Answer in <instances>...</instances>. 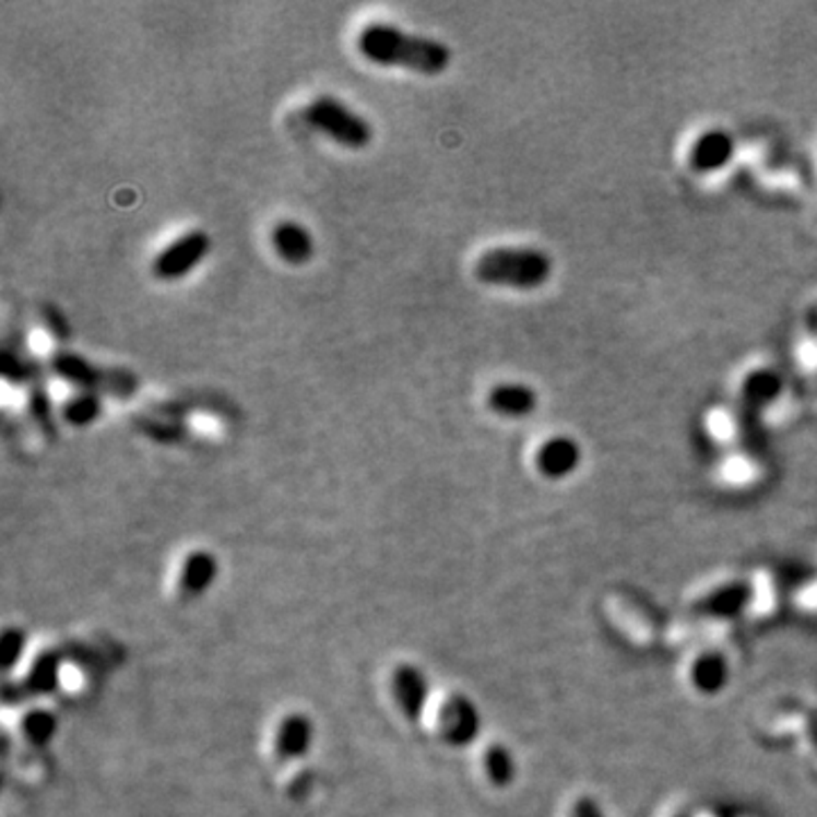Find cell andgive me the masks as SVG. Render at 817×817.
<instances>
[{
	"label": "cell",
	"instance_id": "484cf974",
	"mask_svg": "<svg viewBox=\"0 0 817 817\" xmlns=\"http://www.w3.org/2000/svg\"><path fill=\"white\" fill-rule=\"evenodd\" d=\"M675 817H690V815H686V813H682V815H675Z\"/></svg>",
	"mask_w": 817,
	"mask_h": 817
},
{
	"label": "cell",
	"instance_id": "3957f363",
	"mask_svg": "<svg viewBox=\"0 0 817 817\" xmlns=\"http://www.w3.org/2000/svg\"><path fill=\"white\" fill-rule=\"evenodd\" d=\"M305 121L347 151H364L372 141V126L362 114L334 96H318L305 107Z\"/></svg>",
	"mask_w": 817,
	"mask_h": 817
},
{
	"label": "cell",
	"instance_id": "603a6c76",
	"mask_svg": "<svg viewBox=\"0 0 817 817\" xmlns=\"http://www.w3.org/2000/svg\"><path fill=\"white\" fill-rule=\"evenodd\" d=\"M42 316H44V320H46L48 330H50L57 339H67V336H69V323H67V318H64V313H62L60 309L46 305L44 311H42Z\"/></svg>",
	"mask_w": 817,
	"mask_h": 817
},
{
	"label": "cell",
	"instance_id": "30bf717a",
	"mask_svg": "<svg viewBox=\"0 0 817 817\" xmlns=\"http://www.w3.org/2000/svg\"><path fill=\"white\" fill-rule=\"evenodd\" d=\"M783 393V377L772 368L751 370L741 387V423L756 425L770 404Z\"/></svg>",
	"mask_w": 817,
	"mask_h": 817
},
{
	"label": "cell",
	"instance_id": "7402d4cb",
	"mask_svg": "<svg viewBox=\"0 0 817 817\" xmlns=\"http://www.w3.org/2000/svg\"><path fill=\"white\" fill-rule=\"evenodd\" d=\"M27 648V631L21 627H8L0 638V663H3L5 673L21 661Z\"/></svg>",
	"mask_w": 817,
	"mask_h": 817
},
{
	"label": "cell",
	"instance_id": "e0dca14e",
	"mask_svg": "<svg viewBox=\"0 0 817 817\" xmlns=\"http://www.w3.org/2000/svg\"><path fill=\"white\" fill-rule=\"evenodd\" d=\"M482 768L490 785L509 788L516 779V758L513 751L502 743H488L482 751Z\"/></svg>",
	"mask_w": 817,
	"mask_h": 817
},
{
	"label": "cell",
	"instance_id": "d4e9b609",
	"mask_svg": "<svg viewBox=\"0 0 817 817\" xmlns=\"http://www.w3.org/2000/svg\"><path fill=\"white\" fill-rule=\"evenodd\" d=\"M808 732H810V738H813V743L817 747V711H813L808 715Z\"/></svg>",
	"mask_w": 817,
	"mask_h": 817
},
{
	"label": "cell",
	"instance_id": "7c38bea8",
	"mask_svg": "<svg viewBox=\"0 0 817 817\" xmlns=\"http://www.w3.org/2000/svg\"><path fill=\"white\" fill-rule=\"evenodd\" d=\"M534 461L545 479H564L579 469L581 448L570 436H554L538 448Z\"/></svg>",
	"mask_w": 817,
	"mask_h": 817
},
{
	"label": "cell",
	"instance_id": "9a60e30c",
	"mask_svg": "<svg viewBox=\"0 0 817 817\" xmlns=\"http://www.w3.org/2000/svg\"><path fill=\"white\" fill-rule=\"evenodd\" d=\"M273 248L286 264L303 267L313 257V237L305 225L296 221H282L273 229Z\"/></svg>",
	"mask_w": 817,
	"mask_h": 817
},
{
	"label": "cell",
	"instance_id": "ac0fdd59",
	"mask_svg": "<svg viewBox=\"0 0 817 817\" xmlns=\"http://www.w3.org/2000/svg\"><path fill=\"white\" fill-rule=\"evenodd\" d=\"M100 412H103L100 393L80 391V393H75L73 398L67 400V404L62 408V416L73 427H90L92 423H96L100 418Z\"/></svg>",
	"mask_w": 817,
	"mask_h": 817
},
{
	"label": "cell",
	"instance_id": "44dd1931",
	"mask_svg": "<svg viewBox=\"0 0 817 817\" xmlns=\"http://www.w3.org/2000/svg\"><path fill=\"white\" fill-rule=\"evenodd\" d=\"M0 370H3V377L8 379V382L12 384H25V382H37L39 375V366L31 359L21 357L19 353H14L12 347H5L3 353V366H0Z\"/></svg>",
	"mask_w": 817,
	"mask_h": 817
},
{
	"label": "cell",
	"instance_id": "cb8c5ba5",
	"mask_svg": "<svg viewBox=\"0 0 817 817\" xmlns=\"http://www.w3.org/2000/svg\"><path fill=\"white\" fill-rule=\"evenodd\" d=\"M570 817H604V810L600 808V804L593 797H579L572 804Z\"/></svg>",
	"mask_w": 817,
	"mask_h": 817
},
{
	"label": "cell",
	"instance_id": "ffe728a7",
	"mask_svg": "<svg viewBox=\"0 0 817 817\" xmlns=\"http://www.w3.org/2000/svg\"><path fill=\"white\" fill-rule=\"evenodd\" d=\"M27 408H31V416L37 423V427L52 441L57 436V425H55V416H52V404H50L48 391H46L42 379H37V382L31 389V400H27Z\"/></svg>",
	"mask_w": 817,
	"mask_h": 817
},
{
	"label": "cell",
	"instance_id": "2e32d148",
	"mask_svg": "<svg viewBox=\"0 0 817 817\" xmlns=\"http://www.w3.org/2000/svg\"><path fill=\"white\" fill-rule=\"evenodd\" d=\"M690 682L702 695H718L729 682V663L720 652H707L690 667Z\"/></svg>",
	"mask_w": 817,
	"mask_h": 817
},
{
	"label": "cell",
	"instance_id": "ba28073f",
	"mask_svg": "<svg viewBox=\"0 0 817 817\" xmlns=\"http://www.w3.org/2000/svg\"><path fill=\"white\" fill-rule=\"evenodd\" d=\"M313 720L300 711L284 713L271 734V756L275 766H294L311 751Z\"/></svg>",
	"mask_w": 817,
	"mask_h": 817
},
{
	"label": "cell",
	"instance_id": "8fae6325",
	"mask_svg": "<svg viewBox=\"0 0 817 817\" xmlns=\"http://www.w3.org/2000/svg\"><path fill=\"white\" fill-rule=\"evenodd\" d=\"M736 155V141L734 137L724 132V130H709L704 134H699L697 141L692 143L688 164L695 173H715L722 170L724 166L732 164Z\"/></svg>",
	"mask_w": 817,
	"mask_h": 817
},
{
	"label": "cell",
	"instance_id": "8992f818",
	"mask_svg": "<svg viewBox=\"0 0 817 817\" xmlns=\"http://www.w3.org/2000/svg\"><path fill=\"white\" fill-rule=\"evenodd\" d=\"M212 250V239L208 232L191 229L180 239H175L153 259V275L162 282H178L187 277Z\"/></svg>",
	"mask_w": 817,
	"mask_h": 817
},
{
	"label": "cell",
	"instance_id": "52a82bcc",
	"mask_svg": "<svg viewBox=\"0 0 817 817\" xmlns=\"http://www.w3.org/2000/svg\"><path fill=\"white\" fill-rule=\"evenodd\" d=\"M389 688L400 715L412 724L421 722L431 699V686L423 670L408 661L395 663L389 677Z\"/></svg>",
	"mask_w": 817,
	"mask_h": 817
},
{
	"label": "cell",
	"instance_id": "6da1fadb",
	"mask_svg": "<svg viewBox=\"0 0 817 817\" xmlns=\"http://www.w3.org/2000/svg\"><path fill=\"white\" fill-rule=\"evenodd\" d=\"M357 50L377 67H400L418 75H441L452 64L448 44L425 35L404 33L391 23H368L357 35Z\"/></svg>",
	"mask_w": 817,
	"mask_h": 817
},
{
	"label": "cell",
	"instance_id": "5b68a950",
	"mask_svg": "<svg viewBox=\"0 0 817 817\" xmlns=\"http://www.w3.org/2000/svg\"><path fill=\"white\" fill-rule=\"evenodd\" d=\"M434 729L450 747H465L479 738L482 715L471 697L450 692L436 704Z\"/></svg>",
	"mask_w": 817,
	"mask_h": 817
},
{
	"label": "cell",
	"instance_id": "277c9868",
	"mask_svg": "<svg viewBox=\"0 0 817 817\" xmlns=\"http://www.w3.org/2000/svg\"><path fill=\"white\" fill-rule=\"evenodd\" d=\"M50 368L57 377L67 379L69 384L78 387L80 391L94 393H111L116 398H130L139 389V379L128 368H100L84 357L60 350L50 359Z\"/></svg>",
	"mask_w": 817,
	"mask_h": 817
},
{
	"label": "cell",
	"instance_id": "d6986e66",
	"mask_svg": "<svg viewBox=\"0 0 817 817\" xmlns=\"http://www.w3.org/2000/svg\"><path fill=\"white\" fill-rule=\"evenodd\" d=\"M21 734L33 747H46L57 734V715L46 709L27 711L21 722Z\"/></svg>",
	"mask_w": 817,
	"mask_h": 817
},
{
	"label": "cell",
	"instance_id": "5bb4252c",
	"mask_svg": "<svg viewBox=\"0 0 817 817\" xmlns=\"http://www.w3.org/2000/svg\"><path fill=\"white\" fill-rule=\"evenodd\" d=\"M486 404L493 414L505 416V418H524L532 416L538 406V395L528 384H498L488 391Z\"/></svg>",
	"mask_w": 817,
	"mask_h": 817
},
{
	"label": "cell",
	"instance_id": "9c48e42d",
	"mask_svg": "<svg viewBox=\"0 0 817 817\" xmlns=\"http://www.w3.org/2000/svg\"><path fill=\"white\" fill-rule=\"evenodd\" d=\"M221 572L218 559L210 549H191L175 572V591L182 602H191L208 593Z\"/></svg>",
	"mask_w": 817,
	"mask_h": 817
},
{
	"label": "cell",
	"instance_id": "4fadbf2b",
	"mask_svg": "<svg viewBox=\"0 0 817 817\" xmlns=\"http://www.w3.org/2000/svg\"><path fill=\"white\" fill-rule=\"evenodd\" d=\"M751 595L754 591L747 581L734 579L704 593L702 597H697V602L692 604V611L699 613V616H709V618H729L741 613L749 604Z\"/></svg>",
	"mask_w": 817,
	"mask_h": 817
},
{
	"label": "cell",
	"instance_id": "7a4b0ae2",
	"mask_svg": "<svg viewBox=\"0 0 817 817\" xmlns=\"http://www.w3.org/2000/svg\"><path fill=\"white\" fill-rule=\"evenodd\" d=\"M475 277L488 286L534 291L549 282L552 259L538 248H493L475 261Z\"/></svg>",
	"mask_w": 817,
	"mask_h": 817
}]
</instances>
